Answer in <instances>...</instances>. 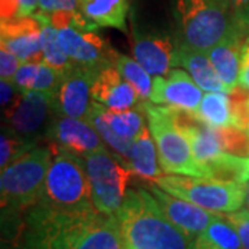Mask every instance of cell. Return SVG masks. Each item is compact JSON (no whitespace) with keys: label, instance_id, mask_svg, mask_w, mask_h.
I'll use <instances>...</instances> for the list:
<instances>
[{"label":"cell","instance_id":"obj_3","mask_svg":"<svg viewBox=\"0 0 249 249\" xmlns=\"http://www.w3.org/2000/svg\"><path fill=\"white\" fill-rule=\"evenodd\" d=\"M178 46L208 53L234 29L229 0H178Z\"/></svg>","mask_w":249,"mask_h":249},{"label":"cell","instance_id":"obj_32","mask_svg":"<svg viewBox=\"0 0 249 249\" xmlns=\"http://www.w3.org/2000/svg\"><path fill=\"white\" fill-rule=\"evenodd\" d=\"M22 93L24 91L18 88L14 80H0V104H1L3 114H6L16 106V103Z\"/></svg>","mask_w":249,"mask_h":249},{"label":"cell","instance_id":"obj_41","mask_svg":"<svg viewBox=\"0 0 249 249\" xmlns=\"http://www.w3.org/2000/svg\"><path fill=\"white\" fill-rule=\"evenodd\" d=\"M190 249H204V248H199V247H196V245H193V244H191V245H190Z\"/></svg>","mask_w":249,"mask_h":249},{"label":"cell","instance_id":"obj_35","mask_svg":"<svg viewBox=\"0 0 249 249\" xmlns=\"http://www.w3.org/2000/svg\"><path fill=\"white\" fill-rule=\"evenodd\" d=\"M78 0H39V11L52 14L55 11H76Z\"/></svg>","mask_w":249,"mask_h":249},{"label":"cell","instance_id":"obj_37","mask_svg":"<svg viewBox=\"0 0 249 249\" xmlns=\"http://www.w3.org/2000/svg\"><path fill=\"white\" fill-rule=\"evenodd\" d=\"M240 86L249 90V36H247V39L244 40L241 50Z\"/></svg>","mask_w":249,"mask_h":249},{"label":"cell","instance_id":"obj_10","mask_svg":"<svg viewBox=\"0 0 249 249\" xmlns=\"http://www.w3.org/2000/svg\"><path fill=\"white\" fill-rule=\"evenodd\" d=\"M96 29L68 25L57 29V35L62 50L72 61L98 72L108 65H115L118 53Z\"/></svg>","mask_w":249,"mask_h":249},{"label":"cell","instance_id":"obj_28","mask_svg":"<svg viewBox=\"0 0 249 249\" xmlns=\"http://www.w3.org/2000/svg\"><path fill=\"white\" fill-rule=\"evenodd\" d=\"M142 106L127 111H112L106 107L103 109L104 119L112 127V130L129 142H133L145 127V115H142Z\"/></svg>","mask_w":249,"mask_h":249},{"label":"cell","instance_id":"obj_42","mask_svg":"<svg viewBox=\"0 0 249 249\" xmlns=\"http://www.w3.org/2000/svg\"><path fill=\"white\" fill-rule=\"evenodd\" d=\"M247 132L249 133V121H248V126H247Z\"/></svg>","mask_w":249,"mask_h":249},{"label":"cell","instance_id":"obj_7","mask_svg":"<svg viewBox=\"0 0 249 249\" xmlns=\"http://www.w3.org/2000/svg\"><path fill=\"white\" fill-rule=\"evenodd\" d=\"M152 183L172 196L214 213H231L240 211L248 191V186L245 184L181 175H163Z\"/></svg>","mask_w":249,"mask_h":249},{"label":"cell","instance_id":"obj_29","mask_svg":"<svg viewBox=\"0 0 249 249\" xmlns=\"http://www.w3.org/2000/svg\"><path fill=\"white\" fill-rule=\"evenodd\" d=\"M115 68L129 85L133 86L142 101H150L152 91L151 75L134 58L124 54H116Z\"/></svg>","mask_w":249,"mask_h":249},{"label":"cell","instance_id":"obj_33","mask_svg":"<svg viewBox=\"0 0 249 249\" xmlns=\"http://www.w3.org/2000/svg\"><path fill=\"white\" fill-rule=\"evenodd\" d=\"M240 235L242 248L249 249V209H240L226 214Z\"/></svg>","mask_w":249,"mask_h":249},{"label":"cell","instance_id":"obj_19","mask_svg":"<svg viewBox=\"0 0 249 249\" xmlns=\"http://www.w3.org/2000/svg\"><path fill=\"white\" fill-rule=\"evenodd\" d=\"M129 170L142 180L154 181L165 175L160 169L158 150L150 129L145 126L133 140L129 160Z\"/></svg>","mask_w":249,"mask_h":249},{"label":"cell","instance_id":"obj_13","mask_svg":"<svg viewBox=\"0 0 249 249\" xmlns=\"http://www.w3.org/2000/svg\"><path fill=\"white\" fill-rule=\"evenodd\" d=\"M202 97V89L183 70H170L166 75H157L152 79L150 101L154 104L196 112Z\"/></svg>","mask_w":249,"mask_h":249},{"label":"cell","instance_id":"obj_9","mask_svg":"<svg viewBox=\"0 0 249 249\" xmlns=\"http://www.w3.org/2000/svg\"><path fill=\"white\" fill-rule=\"evenodd\" d=\"M58 112L54 96L39 91H24L16 106L3 114L7 129L19 139L37 145L47 137L52 122Z\"/></svg>","mask_w":249,"mask_h":249},{"label":"cell","instance_id":"obj_8","mask_svg":"<svg viewBox=\"0 0 249 249\" xmlns=\"http://www.w3.org/2000/svg\"><path fill=\"white\" fill-rule=\"evenodd\" d=\"M83 162L94 209L100 213L116 217L133 173L109 150L91 154L83 158Z\"/></svg>","mask_w":249,"mask_h":249},{"label":"cell","instance_id":"obj_24","mask_svg":"<svg viewBox=\"0 0 249 249\" xmlns=\"http://www.w3.org/2000/svg\"><path fill=\"white\" fill-rule=\"evenodd\" d=\"M191 244L204 249H244L235 227L219 213Z\"/></svg>","mask_w":249,"mask_h":249},{"label":"cell","instance_id":"obj_26","mask_svg":"<svg viewBox=\"0 0 249 249\" xmlns=\"http://www.w3.org/2000/svg\"><path fill=\"white\" fill-rule=\"evenodd\" d=\"M103 109H104V106L98 104L97 101H93V106H91V109H90L86 121L97 130L98 134L101 136V139L104 140V142L107 144L108 148L111 150V152L115 154L116 157H118V160H121L124 166L129 169L130 150H132L133 142L126 140V139L121 137L119 134H116L112 130V127L104 119Z\"/></svg>","mask_w":249,"mask_h":249},{"label":"cell","instance_id":"obj_15","mask_svg":"<svg viewBox=\"0 0 249 249\" xmlns=\"http://www.w3.org/2000/svg\"><path fill=\"white\" fill-rule=\"evenodd\" d=\"M150 191L165 216L184 232L191 242L204 231L217 214L186 199L172 196L155 184L150 187Z\"/></svg>","mask_w":249,"mask_h":249},{"label":"cell","instance_id":"obj_11","mask_svg":"<svg viewBox=\"0 0 249 249\" xmlns=\"http://www.w3.org/2000/svg\"><path fill=\"white\" fill-rule=\"evenodd\" d=\"M46 142L50 147L61 148L80 158L108 150L107 144L88 121L61 114H57L53 119Z\"/></svg>","mask_w":249,"mask_h":249},{"label":"cell","instance_id":"obj_31","mask_svg":"<svg viewBox=\"0 0 249 249\" xmlns=\"http://www.w3.org/2000/svg\"><path fill=\"white\" fill-rule=\"evenodd\" d=\"M223 150L240 157H249V133L237 126L219 129Z\"/></svg>","mask_w":249,"mask_h":249},{"label":"cell","instance_id":"obj_36","mask_svg":"<svg viewBox=\"0 0 249 249\" xmlns=\"http://www.w3.org/2000/svg\"><path fill=\"white\" fill-rule=\"evenodd\" d=\"M229 4L231 9L234 25L247 36V34L244 32V22L247 19V16H248L249 0H229Z\"/></svg>","mask_w":249,"mask_h":249},{"label":"cell","instance_id":"obj_27","mask_svg":"<svg viewBox=\"0 0 249 249\" xmlns=\"http://www.w3.org/2000/svg\"><path fill=\"white\" fill-rule=\"evenodd\" d=\"M34 17L42 22V47H43V62L55 68L57 71L64 72L71 67L73 61L62 50L58 42L57 29L49 22L46 13H35Z\"/></svg>","mask_w":249,"mask_h":249},{"label":"cell","instance_id":"obj_22","mask_svg":"<svg viewBox=\"0 0 249 249\" xmlns=\"http://www.w3.org/2000/svg\"><path fill=\"white\" fill-rule=\"evenodd\" d=\"M62 72L45 62H24L14 82L22 91H39L55 96L61 83Z\"/></svg>","mask_w":249,"mask_h":249},{"label":"cell","instance_id":"obj_21","mask_svg":"<svg viewBox=\"0 0 249 249\" xmlns=\"http://www.w3.org/2000/svg\"><path fill=\"white\" fill-rule=\"evenodd\" d=\"M176 65L186 70L196 83L205 91H224L230 93L227 86L219 78L208 54L196 50L178 47Z\"/></svg>","mask_w":249,"mask_h":249},{"label":"cell","instance_id":"obj_34","mask_svg":"<svg viewBox=\"0 0 249 249\" xmlns=\"http://www.w3.org/2000/svg\"><path fill=\"white\" fill-rule=\"evenodd\" d=\"M24 62L4 47H0V76L1 79L14 80L19 67Z\"/></svg>","mask_w":249,"mask_h":249},{"label":"cell","instance_id":"obj_6","mask_svg":"<svg viewBox=\"0 0 249 249\" xmlns=\"http://www.w3.org/2000/svg\"><path fill=\"white\" fill-rule=\"evenodd\" d=\"M142 111L147 116L148 129L154 137L160 168L165 175L204 178L190 142L175 124L172 108L144 101Z\"/></svg>","mask_w":249,"mask_h":249},{"label":"cell","instance_id":"obj_16","mask_svg":"<svg viewBox=\"0 0 249 249\" xmlns=\"http://www.w3.org/2000/svg\"><path fill=\"white\" fill-rule=\"evenodd\" d=\"M132 53L136 61L150 75H166L176 67L178 47L163 32H134Z\"/></svg>","mask_w":249,"mask_h":249},{"label":"cell","instance_id":"obj_14","mask_svg":"<svg viewBox=\"0 0 249 249\" xmlns=\"http://www.w3.org/2000/svg\"><path fill=\"white\" fill-rule=\"evenodd\" d=\"M0 37L1 47L22 62H43L42 22L34 16L1 21Z\"/></svg>","mask_w":249,"mask_h":249},{"label":"cell","instance_id":"obj_20","mask_svg":"<svg viewBox=\"0 0 249 249\" xmlns=\"http://www.w3.org/2000/svg\"><path fill=\"white\" fill-rule=\"evenodd\" d=\"M78 10L97 27L115 28L127 34V0H78Z\"/></svg>","mask_w":249,"mask_h":249},{"label":"cell","instance_id":"obj_1","mask_svg":"<svg viewBox=\"0 0 249 249\" xmlns=\"http://www.w3.org/2000/svg\"><path fill=\"white\" fill-rule=\"evenodd\" d=\"M22 249H124L115 216L62 212L42 204L28 209Z\"/></svg>","mask_w":249,"mask_h":249},{"label":"cell","instance_id":"obj_17","mask_svg":"<svg viewBox=\"0 0 249 249\" xmlns=\"http://www.w3.org/2000/svg\"><path fill=\"white\" fill-rule=\"evenodd\" d=\"M91 97L112 111L140 108L144 103L133 86L121 76L115 65H108L97 72L91 86Z\"/></svg>","mask_w":249,"mask_h":249},{"label":"cell","instance_id":"obj_18","mask_svg":"<svg viewBox=\"0 0 249 249\" xmlns=\"http://www.w3.org/2000/svg\"><path fill=\"white\" fill-rule=\"evenodd\" d=\"M245 39L247 36L238 28L234 27L224 40L206 53L219 78L230 90V93L240 85L241 50Z\"/></svg>","mask_w":249,"mask_h":249},{"label":"cell","instance_id":"obj_12","mask_svg":"<svg viewBox=\"0 0 249 249\" xmlns=\"http://www.w3.org/2000/svg\"><path fill=\"white\" fill-rule=\"evenodd\" d=\"M96 75V71L76 62L62 72L60 88L54 96L57 112L86 121L94 101L91 97V86Z\"/></svg>","mask_w":249,"mask_h":249},{"label":"cell","instance_id":"obj_39","mask_svg":"<svg viewBox=\"0 0 249 249\" xmlns=\"http://www.w3.org/2000/svg\"><path fill=\"white\" fill-rule=\"evenodd\" d=\"M244 32L247 34V36H249V11L248 16H247V19H245V22H244Z\"/></svg>","mask_w":249,"mask_h":249},{"label":"cell","instance_id":"obj_38","mask_svg":"<svg viewBox=\"0 0 249 249\" xmlns=\"http://www.w3.org/2000/svg\"><path fill=\"white\" fill-rule=\"evenodd\" d=\"M18 18L31 17L35 14L36 7H39V0H17Z\"/></svg>","mask_w":249,"mask_h":249},{"label":"cell","instance_id":"obj_4","mask_svg":"<svg viewBox=\"0 0 249 249\" xmlns=\"http://www.w3.org/2000/svg\"><path fill=\"white\" fill-rule=\"evenodd\" d=\"M50 148L53 158L37 204L72 213L96 211L90 196L89 180L83 158L57 147Z\"/></svg>","mask_w":249,"mask_h":249},{"label":"cell","instance_id":"obj_23","mask_svg":"<svg viewBox=\"0 0 249 249\" xmlns=\"http://www.w3.org/2000/svg\"><path fill=\"white\" fill-rule=\"evenodd\" d=\"M204 178L248 186L249 157L222 152L201 168Z\"/></svg>","mask_w":249,"mask_h":249},{"label":"cell","instance_id":"obj_5","mask_svg":"<svg viewBox=\"0 0 249 249\" xmlns=\"http://www.w3.org/2000/svg\"><path fill=\"white\" fill-rule=\"evenodd\" d=\"M53 158L50 147H35L11 162L0 175L1 209L19 212L40 199Z\"/></svg>","mask_w":249,"mask_h":249},{"label":"cell","instance_id":"obj_40","mask_svg":"<svg viewBox=\"0 0 249 249\" xmlns=\"http://www.w3.org/2000/svg\"><path fill=\"white\" fill-rule=\"evenodd\" d=\"M247 204H248V208H249V186H248V191H247Z\"/></svg>","mask_w":249,"mask_h":249},{"label":"cell","instance_id":"obj_30","mask_svg":"<svg viewBox=\"0 0 249 249\" xmlns=\"http://www.w3.org/2000/svg\"><path fill=\"white\" fill-rule=\"evenodd\" d=\"M35 147L37 145L19 139L18 136L11 133L7 127H3L0 137V169L3 170L4 168H7L11 162H14L22 154Z\"/></svg>","mask_w":249,"mask_h":249},{"label":"cell","instance_id":"obj_2","mask_svg":"<svg viewBox=\"0 0 249 249\" xmlns=\"http://www.w3.org/2000/svg\"><path fill=\"white\" fill-rule=\"evenodd\" d=\"M116 219L124 249H190L191 240L165 216L145 190H127Z\"/></svg>","mask_w":249,"mask_h":249},{"label":"cell","instance_id":"obj_25","mask_svg":"<svg viewBox=\"0 0 249 249\" xmlns=\"http://www.w3.org/2000/svg\"><path fill=\"white\" fill-rule=\"evenodd\" d=\"M206 124L223 129L232 126V109L230 93L224 91H208L199 107L194 112Z\"/></svg>","mask_w":249,"mask_h":249}]
</instances>
